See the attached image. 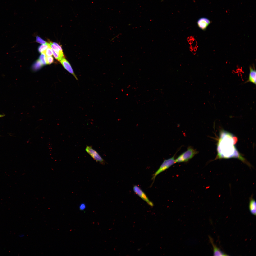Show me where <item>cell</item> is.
Returning <instances> with one entry per match:
<instances>
[{
	"label": "cell",
	"mask_w": 256,
	"mask_h": 256,
	"mask_svg": "<svg viewBox=\"0 0 256 256\" xmlns=\"http://www.w3.org/2000/svg\"><path fill=\"white\" fill-rule=\"evenodd\" d=\"M220 133L217 144V154L215 160L237 158L251 167V164L239 153L235 147L237 138L225 131H222Z\"/></svg>",
	"instance_id": "6da1fadb"
},
{
	"label": "cell",
	"mask_w": 256,
	"mask_h": 256,
	"mask_svg": "<svg viewBox=\"0 0 256 256\" xmlns=\"http://www.w3.org/2000/svg\"><path fill=\"white\" fill-rule=\"evenodd\" d=\"M133 189L136 194L149 205L151 206H153V203L149 200L146 194L139 186L137 185H134L133 187Z\"/></svg>",
	"instance_id": "5b68a950"
},
{
	"label": "cell",
	"mask_w": 256,
	"mask_h": 256,
	"mask_svg": "<svg viewBox=\"0 0 256 256\" xmlns=\"http://www.w3.org/2000/svg\"><path fill=\"white\" fill-rule=\"evenodd\" d=\"M52 43L53 44L56 46L60 50L63 51L61 47L58 43L55 42H53Z\"/></svg>",
	"instance_id": "ffe728a7"
},
{
	"label": "cell",
	"mask_w": 256,
	"mask_h": 256,
	"mask_svg": "<svg viewBox=\"0 0 256 256\" xmlns=\"http://www.w3.org/2000/svg\"><path fill=\"white\" fill-rule=\"evenodd\" d=\"M211 23V21L208 18L202 17L199 18L197 20V24L198 27L200 29L205 31Z\"/></svg>",
	"instance_id": "8992f818"
},
{
	"label": "cell",
	"mask_w": 256,
	"mask_h": 256,
	"mask_svg": "<svg viewBox=\"0 0 256 256\" xmlns=\"http://www.w3.org/2000/svg\"><path fill=\"white\" fill-rule=\"evenodd\" d=\"M249 209L250 212L253 215H256V201L252 197H250L249 204Z\"/></svg>",
	"instance_id": "30bf717a"
},
{
	"label": "cell",
	"mask_w": 256,
	"mask_h": 256,
	"mask_svg": "<svg viewBox=\"0 0 256 256\" xmlns=\"http://www.w3.org/2000/svg\"><path fill=\"white\" fill-rule=\"evenodd\" d=\"M49 44L51 48L57 53L60 57L61 58L64 57L63 51L60 50L56 46L53 44L51 42H50Z\"/></svg>",
	"instance_id": "7c38bea8"
},
{
	"label": "cell",
	"mask_w": 256,
	"mask_h": 256,
	"mask_svg": "<svg viewBox=\"0 0 256 256\" xmlns=\"http://www.w3.org/2000/svg\"><path fill=\"white\" fill-rule=\"evenodd\" d=\"M86 151L97 162L104 163V160L97 152L91 146H87L85 148Z\"/></svg>",
	"instance_id": "277c9868"
},
{
	"label": "cell",
	"mask_w": 256,
	"mask_h": 256,
	"mask_svg": "<svg viewBox=\"0 0 256 256\" xmlns=\"http://www.w3.org/2000/svg\"><path fill=\"white\" fill-rule=\"evenodd\" d=\"M176 153L171 158L165 160L158 169L152 175V180L154 182L156 176L166 170L175 163V157Z\"/></svg>",
	"instance_id": "3957f363"
},
{
	"label": "cell",
	"mask_w": 256,
	"mask_h": 256,
	"mask_svg": "<svg viewBox=\"0 0 256 256\" xmlns=\"http://www.w3.org/2000/svg\"><path fill=\"white\" fill-rule=\"evenodd\" d=\"M198 152L191 146H189L187 150L180 154L175 160V163L186 162L193 158Z\"/></svg>",
	"instance_id": "7a4b0ae2"
},
{
	"label": "cell",
	"mask_w": 256,
	"mask_h": 256,
	"mask_svg": "<svg viewBox=\"0 0 256 256\" xmlns=\"http://www.w3.org/2000/svg\"><path fill=\"white\" fill-rule=\"evenodd\" d=\"M43 66L42 64L38 59L33 64L32 66V69L33 71H36L40 69Z\"/></svg>",
	"instance_id": "8fae6325"
},
{
	"label": "cell",
	"mask_w": 256,
	"mask_h": 256,
	"mask_svg": "<svg viewBox=\"0 0 256 256\" xmlns=\"http://www.w3.org/2000/svg\"><path fill=\"white\" fill-rule=\"evenodd\" d=\"M49 43L47 44H42L38 48V50L39 53H42L48 47Z\"/></svg>",
	"instance_id": "5bb4252c"
},
{
	"label": "cell",
	"mask_w": 256,
	"mask_h": 256,
	"mask_svg": "<svg viewBox=\"0 0 256 256\" xmlns=\"http://www.w3.org/2000/svg\"><path fill=\"white\" fill-rule=\"evenodd\" d=\"M210 241L213 247V254L214 256H227L226 254L223 252L214 243L213 239L211 237L209 236Z\"/></svg>",
	"instance_id": "9c48e42d"
},
{
	"label": "cell",
	"mask_w": 256,
	"mask_h": 256,
	"mask_svg": "<svg viewBox=\"0 0 256 256\" xmlns=\"http://www.w3.org/2000/svg\"><path fill=\"white\" fill-rule=\"evenodd\" d=\"M60 61L64 68L72 74L76 80H78V78L69 63L64 57L62 58Z\"/></svg>",
	"instance_id": "52a82bcc"
},
{
	"label": "cell",
	"mask_w": 256,
	"mask_h": 256,
	"mask_svg": "<svg viewBox=\"0 0 256 256\" xmlns=\"http://www.w3.org/2000/svg\"><path fill=\"white\" fill-rule=\"evenodd\" d=\"M51 50L52 51L53 55L55 58L56 59H57L58 61H60V60H61L62 59V58L60 57L59 56L57 53H56V52L52 48Z\"/></svg>",
	"instance_id": "ac0fdd59"
},
{
	"label": "cell",
	"mask_w": 256,
	"mask_h": 256,
	"mask_svg": "<svg viewBox=\"0 0 256 256\" xmlns=\"http://www.w3.org/2000/svg\"><path fill=\"white\" fill-rule=\"evenodd\" d=\"M45 60L46 64H50L53 62V58L51 56H46Z\"/></svg>",
	"instance_id": "9a60e30c"
},
{
	"label": "cell",
	"mask_w": 256,
	"mask_h": 256,
	"mask_svg": "<svg viewBox=\"0 0 256 256\" xmlns=\"http://www.w3.org/2000/svg\"><path fill=\"white\" fill-rule=\"evenodd\" d=\"M41 53L44 54L46 56H51L52 55L53 53L49 43L48 48Z\"/></svg>",
	"instance_id": "4fadbf2b"
},
{
	"label": "cell",
	"mask_w": 256,
	"mask_h": 256,
	"mask_svg": "<svg viewBox=\"0 0 256 256\" xmlns=\"http://www.w3.org/2000/svg\"><path fill=\"white\" fill-rule=\"evenodd\" d=\"M250 73L248 79L245 82H250L256 85V72L255 68L250 66L249 67Z\"/></svg>",
	"instance_id": "ba28073f"
},
{
	"label": "cell",
	"mask_w": 256,
	"mask_h": 256,
	"mask_svg": "<svg viewBox=\"0 0 256 256\" xmlns=\"http://www.w3.org/2000/svg\"><path fill=\"white\" fill-rule=\"evenodd\" d=\"M36 41L37 42L42 44H47L48 43L38 36H37L36 37Z\"/></svg>",
	"instance_id": "e0dca14e"
},
{
	"label": "cell",
	"mask_w": 256,
	"mask_h": 256,
	"mask_svg": "<svg viewBox=\"0 0 256 256\" xmlns=\"http://www.w3.org/2000/svg\"><path fill=\"white\" fill-rule=\"evenodd\" d=\"M86 206L85 204L84 203H82L80 206L79 209L80 210H83L86 208Z\"/></svg>",
	"instance_id": "d6986e66"
},
{
	"label": "cell",
	"mask_w": 256,
	"mask_h": 256,
	"mask_svg": "<svg viewBox=\"0 0 256 256\" xmlns=\"http://www.w3.org/2000/svg\"><path fill=\"white\" fill-rule=\"evenodd\" d=\"M45 55L44 54L41 53L39 57V59L43 66L46 64L45 60Z\"/></svg>",
	"instance_id": "2e32d148"
}]
</instances>
